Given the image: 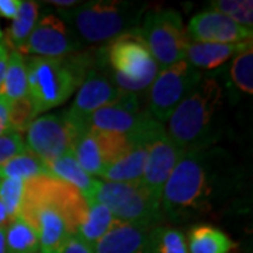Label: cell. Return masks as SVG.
Instances as JSON below:
<instances>
[{
    "label": "cell",
    "instance_id": "8fae6325",
    "mask_svg": "<svg viewBox=\"0 0 253 253\" xmlns=\"http://www.w3.org/2000/svg\"><path fill=\"white\" fill-rule=\"evenodd\" d=\"M76 128L66 110L37 117L26 131V148L42 162L49 163L68 152H72Z\"/></svg>",
    "mask_w": 253,
    "mask_h": 253
},
{
    "label": "cell",
    "instance_id": "d6a6232c",
    "mask_svg": "<svg viewBox=\"0 0 253 253\" xmlns=\"http://www.w3.org/2000/svg\"><path fill=\"white\" fill-rule=\"evenodd\" d=\"M24 149L26 145L21 134L10 132L7 135L0 136V166L11 159L13 156L23 152Z\"/></svg>",
    "mask_w": 253,
    "mask_h": 253
},
{
    "label": "cell",
    "instance_id": "9a60e30c",
    "mask_svg": "<svg viewBox=\"0 0 253 253\" xmlns=\"http://www.w3.org/2000/svg\"><path fill=\"white\" fill-rule=\"evenodd\" d=\"M190 41L206 44H241L252 41V28H246L234 20L218 13L206 10L190 18L186 28Z\"/></svg>",
    "mask_w": 253,
    "mask_h": 253
},
{
    "label": "cell",
    "instance_id": "ffe728a7",
    "mask_svg": "<svg viewBox=\"0 0 253 253\" xmlns=\"http://www.w3.org/2000/svg\"><path fill=\"white\" fill-rule=\"evenodd\" d=\"M189 253H229L235 242L215 226L200 224L193 226L186 238Z\"/></svg>",
    "mask_w": 253,
    "mask_h": 253
},
{
    "label": "cell",
    "instance_id": "3957f363",
    "mask_svg": "<svg viewBox=\"0 0 253 253\" xmlns=\"http://www.w3.org/2000/svg\"><path fill=\"white\" fill-rule=\"evenodd\" d=\"M224 91L215 79L201 78L168 120V135L184 154L197 152L214 131V121L222 107Z\"/></svg>",
    "mask_w": 253,
    "mask_h": 253
},
{
    "label": "cell",
    "instance_id": "4dcf8cb0",
    "mask_svg": "<svg viewBox=\"0 0 253 253\" xmlns=\"http://www.w3.org/2000/svg\"><path fill=\"white\" fill-rule=\"evenodd\" d=\"M24 197V180L1 177L0 179V200L6 208L10 219L16 218Z\"/></svg>",
    "mask_w": 253,
    "mask_h": 253
},
{
    "label": "cell",
    "instance_id": "5bb4252c",
    "mask_svg": "<svg viewBox=\"0 0 253 253\" xmlns=\"http://www.w3.org/2000/svg\"><path fill=\"white\" fill-rule=\"evenodd\" d=\"M81 48L76 34L65 24L62 18L46 13L38 18L20 54L42 58H62L75 54Z\"/></svg>",
    "mask_w": 253,
    "mask_h": 253
},
{
    "label": "cell",
    "instance_id": "e575fe53",
    "mask_svg": "<svg viewBox=\"0 0 253 253\" xmlns=\"http://www.w3.org/2000/svg\"><path fill=\"white\" fill-rule=\"evenodd\" d=\"M10 132V101L0 96V136L7 135Z\"/></svg>",
    "mask_w": 253,
    "mask_h": 253
},
{
    "label": "cell",
    "instance_id": "ba28073f",
    "mask_svg": "<svg viewBox=\"0 0 253 253\" xmlns=\"http://www.w3.org/2000/svg\"><path fill=\"white\" fill-rule=\"evenodd\" d=\"M96 201L101 203L117 221L149 228L161 218V201L151 196L141 181L107 183L101 181L96 193Z\"/></svg>",
    "mask_w": 253,
    "mask_h": 253
},
{
    "label": "cell",
    "instance_id": "484cf974",
    "mask_svg": "<svg viewBox=\"0 0 253 253\" xmlns=\"http://www.w3.org/2000/svg\"><path fill=\"white\" fill-rule=\"evenodd\" d=\"M4 244L6 253H40L36 231L18 215L4 228Z\"/></svg>",
    "mask_w": 253,
    "mask_h": 253
},
{
    "label": "cell",
    "instance_id": "836d02e7",
    "mask_svg": "<svg viewBox=\"0 0 253 253\" xmlns=\"http://www.w3.org/2000/svg\"><path fill=\"white\" fill-rule=\"evenodd\" d=\"M59 253H93V249L84 244L79 236H69Z\"/></svg>",
    "mask_w": 253,
    "mask_h": 253
},
{
    "label": "cell",
    "instance_id": "60d3db41",
    "mask_svg": "<svg viewBox=\"0 0 253 253\" xmlns=\"http://www.w3.org/2000/svg\"><path fill=\"white\" fill-rule=\"evenodd\" d=\"M1 37H3V33H1V28H0V44H1Z\"/></svg>",
    "mask_w": 253,
    "mask_h": 253
},
{
    "label": "cell",
    "instance_id": "4316f807",
    "mask_svg": "<svg viewBox=\"0 0 253 253\" xmlns=\"http://www.w3.org/2000/svg\"><path fill=\"white\" fill-rule=\"evenodd\" d=\"M145 253H189L186 236L170 226H155L149 229Z\"/></svg>",
    "mask_w": 253,
    "mask_h": 253
},
{
    "label": "cell",
    "instance_id": "30bf717a",
    "mask_svg": "<svg viewBox=\"0 0 253 253\" xmlns=\"http://www.w3.org/2000/svg\"><path fill=\"white\" fill-rule=\"evenodd\" d=\"M141 145L146 149V165L141 183L154 199L161 201L165 183L184 152L169 138L163 124L156 120L145 131Z\"/></svg>",
    "mask_w": 253,
    "mask_h": 253
},
{
    "label": "cell",
    "instance_id": "603a6c76",
    "mask_svg": "<svg viewBox=\"0 0 253 253\" xmlns=\"http://www.w3.org/2000/svg\"><path fill=\"white\" fill-rule=\"evenodd\" d=\"M0 96L10 103L28 96L27 66L24 55L17 51H10L4 79L0 87Z\"/></svg>",
    "mask_w": 253,
    "mask_h": 253
},
{
    "label": "cell",
    "instance_id": "d6986e66",
    "mask_svg": "<svg viewBox=\"0 0 253 253\" xmlns=\"http://www.w3.org/2000/svg\"><path fill=\"white\" fill-rule=\"evenodd\" d=\"M146 165V149L142 145L132 148L118 161L106 168L101 179L107 183H138L142 180Z\"/></svg>",
    "mask_w": 253,
    "mask_h": 253
},
{
    "label": "cell",
    "instance_id": "44dd1931",
    "mask_svg": "<svg viewBox=\"0 0 253 253\" xmlns=\"http://www.w3.org/2000/svg\"><path fill=\"white\" fill-rule=\"evenodd\" d=\"M117 219L111 215V212L101 203L96 200L89 201L86 215L78 228L76 236H79L84 244H87L93 249L96 242L107 234V231L114 225Z\"/></svg>",
    "mask_w": 253,
    "mask_h": 253
},
{
    "label": "cell",
    "instance_id": "d590c367",
    "mask_svg": "<svg viewBox=\"0 0 253 253\" xmlns=\"http://www.w3.org/2000/svg\"><path fill=\"white\" fill-rule=\"evenodd\" d=\"M21 0H0V17L13 20L17 16Z\"/></svg>",
    "mask_w": 253,
    "mask_h": 253
},
{
    "label": "cell",
    "instance_id": "7c38bea8",
    "mask_svg": "<svg viewBox=\"0 0 253 253\" xmlns=\"http://www.w3.org/2000/svg\"><path fill=\"white\" fill-rule=\"evenodd\" d=\"M152 116L139 104L136 94L126 93L116 104L96 110L86 118V129L123 134L132 138L134 144L141 145L146 128L152 123Z\"/></svg>",
    "mask_w": 253,
    "mask_h": 253
},
{
    "label": "cell",
    "instance_id": "f35d334b",
    "mask_svg": "<svg viewBox=\"0 0 253 253\" xmlns=\"http://www.w3.org/2000/svg\"><path fill=\"white\" fill-rule=\"evenodd\" d=\"M9 222H10L9 214H7L6 208H4L3 203H1V200H0V229H4Z\"/></svg>",
    "mask_w": 253,
    "mask_h": 253
},
{
    "label": "cell",
    "instance_id": "7402d4cb",
    "mask_svg": "<svg viewBox=\"0 0 253 253\" xmlns=\"http://www.w3.org/2000/svg\"><path fill=\"white\" fill-rule=\"evenodd\" d=\"M38 18H40L38 3L33 0L21 1L17 16L13 18L11 26L6 31V46L9 45L11 51L20 52L31 31L36 27Z\"/></svg>",
    "mask_w": 253,
    "mask_h": 253
},
{
    "label": "cell",
    "instance_id": "8992f818",
    "mask_svg": "<svg viewBox=\"0 0 253 253\" xmlns=\"http://www.w3.org/2000/svg\"><path fill=\"white\" fill-rule=\"evenodd\" d=\"M145 6L129 1L96 0L63 11L73 24L75 34L89 44L109 42L123 33L138 27Z\"/></svg>",
    "mask_w": 253,
    "mask_h": 253
},
{
    "label": "cell",
    "instance_id": "f546056e",
    "mask_svg": "<svg viewBox=\"0 0 253 253\" xmlns=\"http://www.w3.org/2000/svg\"><path fill=\"white\" fill-rule=\"evenodd\" d=\"M211 10L224 14L235 23L246 28L253 26V1L252 0H215L211 1Z\"/></svg>",
    "mask_w": 253,
    "mask_h": 253
},
{
    "label": "cell",
    "instance_id": "52a82bcc",
    "mask_svg": "<svg viewBox=\"0 0 253 253\" xmlns=\"http://www.w3.org/2000/svg\"><path fill=\"white\" fill-rule=\"evenodd\" d=\"M142 18L138 30L159 69L186 61L190 38L177 10H154Z\"/></svg>",
    "mask_w": 253,
    "mask_h": 253
},
{
    "label": "cell",
    "instance_id": "277c9868",
    "mask_svg": "<svg viewBox=\"0 0 253 253\" xmlns=\"http://www.w3.org/2000/svg\"><path fill=\"white\" fill-rule=\"evenodd\" d=\"M97 59L118 89L132 94L149 89L159 72L138 27L109 41Z\"/></svg>",
    "mask_w": 253,
    "mask_h": 253
},
{
    "label": "cell",
    "instance_id": "7a4b0ae2",
    "mask_svg": "<svg viewBox=\"0 0 253 253\" xmlns=\"http://www.w3.org/2000/svg\"><path fill=\"white\" fill-rule=\"evenodd\" d=\"M97 63V52L78 51L62 58H26L28 97L37 114L62 106Z\"/></svg>",
    "mask_w": 253,
    "mask_h": 253
},
{
    "label": "cell",
    "instance_id": "f1b7e54d",
    "mask_svg": "<svg viewBox=\"0 0 253 253\" xmlns=\"http://www.w3.org/2000/svg\"><path fill=\"white\" fill-rule=\"evenodd\" d=\"M231 79L236 89L252 94L253 93V48L249 46L239 52L231 63Z\"/></svg>",
    "mask_w": 253,
    "mask_h": 253
},
{
    "label": "cell",
    "instance_id": "d4e9b609",
    "mask_svg": "<svg viewBox=\"0 0 253 253\" xmlns=\"http://www.w3.org/2000/svg\"><path fill=\"white\" fill-rule=\"evenodd\" d=\"M49 174L46 165L27 148L0 166V179L11 177L20 180H30L33 177Z\"/></svg>",
    "mask_w": 253,
    "mask_h": 253
},
{
    "label": "cell",
    "instance_id": "83f0119b",
    "mask_svg": "<svg viewBox=\"0 0 253 253\" xmlns=\"http://www.w3.org/2000/svg\"><path fill=\"white\" fill-rule=\"evenodd\" d=\"M96 142L99 145L100 152L103 156V161L106 166H110L111 163L118 161L124 155L128 154L132 148L138 145L134 144L132 138L123 134H113V132H101V131H91L89 129Z\"/></svg>",
    "mask_w": 253,
    "mask_h": 253
},
{
    "label": "cell",
    "instance_id": "5b68a950",
    "mask_svg": "<svg viewBox=\"0 0 253 253\" xmlns=\"http://www.w3.org/2000/svg\"><path fill=\"white\" fill-rule=\"evenodd\" d=\"M212 187L203 159L197 152H187L165 183L161 197L162 217L184 221L203 214L210 207Z\"/></svg>",
    "mask_w": 253,
    "mask_h": 253
},
{
    "label": "cell",
    "instance_id": "e0dca14e",
    "mask_svg": "<svg viewBox=\"0 0 253 253\" xmlns=\"http://www.w3.org/2000/svg\"><path fill=\"white\" fill-rule=\"evenodd\" d=\"M249 46H252V41L241 44H206L190 41L186 61L197 71H211L228 62L231 58H235L239 52H242Z\"/></svg>",
    "mask_w": 253,
    "mask_h": 253
},
{
    "label": "cell",
    "instance_id": "cb8c5ba5",
    "mask_svg": "<svg viewBox=\"0 0 253 253\" xmlns=\"http://www.w3.org/2000/svg\"><path fill=\"white\" fill-rule=\"evenodd\" d=\"M72 155L75 156L76 162L79 163L82 169L90 176L101 177V174L107 168L104 161H103L99 145H97L94 136L89 129L84 132H81L75 138Z\"/></svg>",
    "mask_w": 253,
    "mask_h": 253
},
{
    "label": "cell",
    "instance_id": "ac0fdd59",
    "mask_svg": "<svg viewBox=\"0 0 253 253\" xmlns=\"http://www.w3.org/2000/svg\"><path fill=\"white\" fill-rule=\"evenodd\" d=\"M46 168L51 176L71 184L81 193L87 203L94 200L101 181L93 179L90 174L84 172L79 166V163L76 162L72 152H68L52 162L46 163Z\"/></svg>",
    "mask_w": 253,
    "mask_h": 253
},
{
    "label": "cell",
    "instance_id": "4fadbf2b",
    "mask_svg": "<svg viewBox=\"0 0 253 253\" xmlns=\"http://www.w3.org/2000/svg\"><path fill=\"white\" fill-rule=\"evenodd\" d=\"M126 91L120 90L111 82L104 68L100 65L99 59L96 66L86 76L81 87L78 89L76 97L73 100L71 109L66 110V114L76 128L78 135L86 129V118L96 110L116 104L124 97Z\"/></svg>",
    "mask_w": 253,
    "mask_h": 253
},
{
    "label": "cell",
    "instance_id": "8d00e7d4",
    "mask_svg": "<svg viewBox=\"0 0 253 253\" xmlns=\"http://www.w3.org/2000/svg\"><path fill=\"white\" fill-rule=\"evenodd\" d=\"M7 61H9V49L6 44H0V87L4 79V73H6V68H7Z\"/></svg>",
    "mask_w": 253,
    "mask_h": 253
},
{
    "label": "cell",
    "instance_id": "6da1fadb",
    "mask_svg": "<svg viewBox=\"0 0 253 253\" xmlns=\"http://www.w3.org/2000/svg\"><path fill=\"white\" fill-rule=\"evenodd\" d=\"M87 211L78 190L51 174L24 181L18 217L36 231L40 253H59L69 236H76Z\"/></svg>",
    "mask_w": 253,
    "mask_h": 253
},
{
    "label": "cell",
    "instance_id": "9c48e42d",
    "mask_svg": "<svg viewBox=\"0 0 253 253\" xmlns=\"http://www.w3.org/2000/svg\"><path fill=\"white\" fill-rule=\"evenodd\" d=\"M201 73L187 61L159 69L148 91V111L158 123L165 124L173 111L201 81Z\"/></svg>",
    "mask_w": 253,
    "mask_h": 253
},
{
    "label": "cell",
    "instance_id": "74e56055",
    "mask_svg": "<svg viewBox=\"0 0 253 253\" xmlns=\"http://www.w3.org/2000/svg\"><path fill=\"white\" fill-rule=\"evenodd\" d=\"M45 3L46 4H52L55 7L63 10H72L81 4V3L76 1V0H48Z\"/></svg>",
    "mask_w": 253,
    "mask_h": 253
},
{
    "label": "cell",
    "instance_id": "ab89813d",
    "mask_svg": "<svg viewBox=\"0 0 253 253\" xmlns=\"http://www.w3.org/2000/svg\"><path fill=\"white\" fill-rule=\"evenodd\" d=\"M0 253H6V244H4V229H0Z\"/></svg>",
    "mask_w": 253,
    "mask_h": 253
},
{
    "label": "cell",
    "instance_id": "2e32d148",
    "mask_svg": "<svg viewBox=\"0 0 253 253\" xmlns=\"http://www.w3.org/2000/svg\"><path fill=\"white\" fill-rule=\"evenodd\" d=\"M149 228L116 221L93 246V253H145Z\"/></svg>",
    "mask_w": 253,
    "mask_h": 253
},
{
    "label": "cell",
    "instance_id": "1f68e13d",
    "mask_svg": "<svg viewBox=\"0 0 253 253\" xmlns=\"http://www.w3.org/2000/svg\"><path fill=\"white\" fill-rule=\"evenodd\" d=\"M37 111L31 99L26 96L23 99L10 103V128L11 132H26L30 124L37 118Z\"/></svg>",
    "mask_w": 253,
    "mask_h": 253
}]
</instances>
